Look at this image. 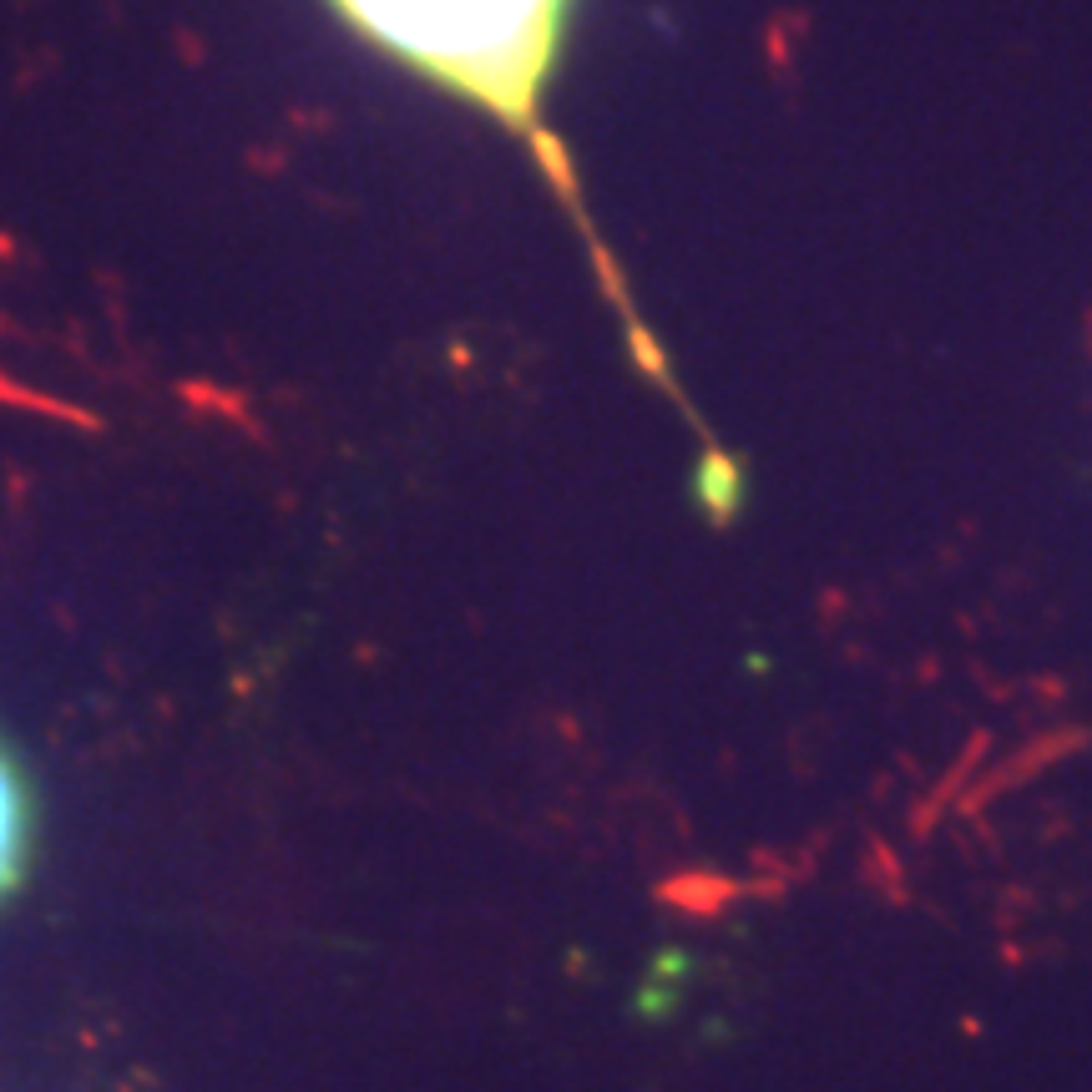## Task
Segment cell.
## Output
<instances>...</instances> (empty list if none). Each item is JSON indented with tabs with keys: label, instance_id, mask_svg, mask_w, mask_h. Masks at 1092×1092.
I'll return each mask as SVG.
<instances>
[{
	"label": "cell",
	"instance_id": "6da1fadb",
	"mask_svg": "<svg viewBox=\"0 0 1092 1092\" xmlns=\"http://www.w3.org/2000/svg\"><path fill=\"white\" fill-rule=\"evenodd\" d=\"M324 6L369 46L521 137L592 243L567 152L541 122L572 0H324Z\"/></svg>",
	"mask_w": 1092,
	"mask_h": 1092
},
{
	"label": "cell",
	"instance_id": "7a4b0ae2",
	"mask_svg": "<svg viewBox=\"0 0 1092 1092\" xmlns=\"http://www.w3.org/2000/svg\"><path fill=\"white\" fill-rule=\"evenodd\" d=\"M21 855H26V794L15 784L10 764L0 759V890L15 880Z\"/></svg>",
	"mask_w": 1092,
	"mask_h": 1092
}]
</instances>
